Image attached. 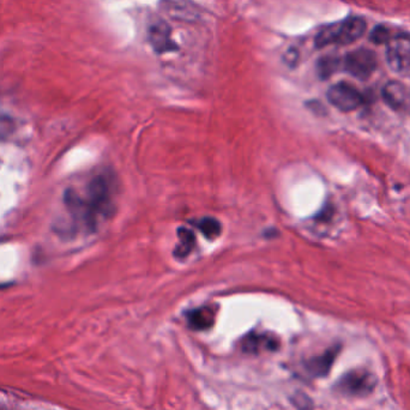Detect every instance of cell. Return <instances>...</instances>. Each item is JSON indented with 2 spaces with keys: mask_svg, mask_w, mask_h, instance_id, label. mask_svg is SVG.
<instances>
[{
  "mask_svg": "<svg viewBox=\"0 0 410 410\" xmlns=\"http://www.w3.org/2000/svg\"><path fill=\"white\" fill-rule=\"evenodd\" d=\"M197 228L200 230V233L203 234L205 238L209 240H214V239L219 238L222 232V226L217 220L214 217H203L197 222Z\"/></svg>",
  "mask_w": 410,
  "mask_h": 410,
  "instance_id": "4fadbf2b",
  "label": "cell"
},
{
  "mask_svg": "<svg viewBox=\"0 0 410 410\" xmlns=\"http://www.w3.org/2000/svg\"><path fill=\"white\" fill-rule=\"evenodd\" d=\"M149 43L153 50L158 53H169L178 48L177 43L172 38V31L165 22H156L149 28L148 33Z\"/></svg>",
  "mask_w": 410,
  "mask_h": 410,
  "instance_id": "52a82bcc",
  "label": "cell"
},
{
  "mask_svg": "<svg viewBox=\"0 0 410 410\" xmlns=\"http://www.w3.org/2000/svg\"><path fill=\"white\" fill-rule=\"evenodd\" d=\"M376 387V376L367 369L359 368L345 373L338 379L336 392L348 397H366L374 392Z\"/></svg>",
  "mask_w": 410,
  "mask_h": 410,
  "instance_id": "3957f363",
  "label": "cell"
},
{
  "mask_svg": "<svg viewBox=\"0 0 410 410\" xmlns=\"http://www.w3.org/2000/svg\"><path fill=\"white\" fill-rule=\"evenodd\" d=\"M294 402H296V408L298 410H313V406H312V401H311L307 396L301 395L298 396L296 399H294Z\"/></svg>",
  "mask_w": 410,
  "mask_h": 410,
  "instance_id": "2e32d148",
  "label": "cell"
},
{
  "mask_svg": "<svg viewBox=\"0 0 410 410\" xmlns=\"http://www.w3.org/2000/svg\"><path fill=\"white\" fill-rule=\"evenodd\" d=\"M390 31L385 27H377L374 31L371 33V41L377 43V45H382V43H387L390 41Z\"/></svg>",
  "mask_w": 410,
  "mask_h": 410,
  "instance_id": "9a60e30c",
  "label": "cell"
},
{
  "mask_svg": "<svg viewBox=\"0 0 410 410\" xmlns=\"http://www.w3.org/2000/svg\"><path fill=\"white\" fill-rule=\"evenodd\" d=\"M64 202L77 226L92 233L114 211V181L107 174L95 176L85 185L83 191L69 188Z\"/></svg>",
  "mask_w": 410,
  "mask_h": 410,
  "instance_id": "6da1fadb",
  "label": "cell"
},
{
  "mask_svg": "<svg viewBox=\"0 0 410 410\" xmlns=\"http://www.w3.org/2000/svg\"><path fill=\"white\" fill-rule=\"evenodd\" d=\"M366 22L360 17H350L338 23L323 28L315 36V43L318 48L329 45H350L364 35Z\"/></svg>",
  "mask_w": 410,
  "mask_h": 410,
  "instance_id": "7a4b0ae2",
  "label": "cell"
},
{
  "mask_svg": "<svg viewBox=\"0 0 410 410\" xmlns=\"http://www.w3.org/2000/svg\"><path fill=\"white\" fill-rule=\"evenodd\" d=\"M338 60L336 58L333 57H325L320 59L318 63L319 76L322 78H329L333 73L338 70Z\"/></svg>",
  "mask_w": 410,
  "mask_h": 410,
  "instance_id": "5bb4252c",
  "label": "cell"
},
{
  "mask_svg": "<svg viewBox=\"0 0 410 410\" xmlns=\"http://www.w3.org/2000/svg\"><path fill=\"white\" fill-rule=\"evenodd\" d=\"M377 68L376 54L369 50H357L347 54L345 69L359 80H367Z\"/></svg>",
  "mask_w": 410,
  "mask_h": 410,
  "instance_id": "8992f818",
  "label": "cell"
},
{
  "mask_svg": "<svg viewBox=\"0 0 410 410\" xmlns=\"http://www.w3.org/2000/svg\"><path fill=\"white\" fill-rule=\"evenodd\" d=\"M188 323L191 329L197 330V331L210 329L215 323L214 308L204 306L192 310L188 313Z\"/></svg>",
  "mask_w": 410,
  "mask_h": 410,
  "instance_id": "30bf717a",
  "label": "cell"
},
{
  "mask_svg": "<svg viewBox=\"0 0 410 410\" xmlns=\"http://www.w3.org/2000/svg\"><path fill=\"white\" fill-rule=\"evenodd\" d=\"M387 64L395 72L410 75V38L397 36L387 43Z\"/></svg>",
  "mask_w": 410,
  "mask_h": 410,
  "instance_id": "277c9868",
  "label": "cell"
},
{
  "mask_svg": "<svg viewBox=\"0 0 410 410\" xmlns=\"http://www.w3.org/2000/svg\"><path fill=\"white\" fill-rule=\"evenodd\" d=\"M242 347L249 353H259L261 350H274L279 347V341L268 335L251 334L242 342Z\"/></svg>",
  "mask_w": 410,
  "mask_h": 410,
  "instance_id": "8fae6325",
  "label": "cell"
},
{
  "mask_svg": "<svg viewBox=\"0 0 410 410\" xmlns=\"http://www.w3.org/2000/svg\"><path fill=\"white\" fill-rule=\"evenodd\" d=\"M340 350H341L340 345H334L324 352L322 355L312 357L311 360L307 361V372L315 378L328 376L331 368L334 366L335 360H336Z\"/></svg>",
  "mask_w": 410,
  "mask_h": 410,
  "instance_id": "ba28073f",
  "label": "cell"
},
{
  "mask_svg": "<svg viewBox=\"0 0 410 410\" xmlns=\"http://www.w3.org/2000/svg\"><path fill=\"white\" fill-rule=\"evenodd\" d=\"M178 234H179V244L176 249V256L178 258L188 257V254L192 252V249H195L196 238L191 230H185V228L178 230Z\"/></svg>",
  "mask_w": 410,
  "mask_h": 410,
  "instance_id": "7c38bea8",
  "label": "cell"
},
{
  "mask_svg": "<svg viewBox=\"0 0 410 410\" xmlns=\"http://www.w3.org/2000/svg\"><path fill=\"white\" fill-rule=\"evenodd\" d=\"M382 94H383L385 104L396 111L406 107L408 100H409L408 89L399 82H389L384 87Z\"/></svg>",
  "mask_w": 410,
  "mask_h": 410,
  "instance_id": "9c48e42d",
  "label": "cell"
},
{
  "mask_svg": "<svg viewBox=\"0 0 410 410\" xmlns=\"http://www.w3.org/2000/svg\"><path fill=\"white\" fill-rule=\"evenodd\" d=\"M328 100L338 111L353 112L360 107L364 97L353 85L341 82L328 90Z\"/></svg>",
  "mask_w": 410,
  "mask_h": 410,
  "instance_id": "5b68a950",
  "label": "cell"
}]
</instances>
